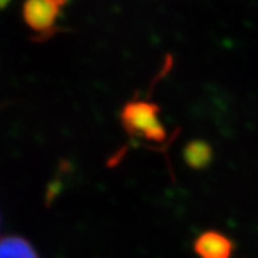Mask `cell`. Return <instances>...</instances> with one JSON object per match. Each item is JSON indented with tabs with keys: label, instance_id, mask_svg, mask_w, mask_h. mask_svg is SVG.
Returning a JSON list of instances; mask_svg holds the SVG:
<instances>
[{
	"label": "cell",
	"instance_id": "cell-1",
	"mask_svg": "<svg viewBox=\"0 0 258 258\" xmlns=\"http://www.w3.org/2000/svg\"><path fill=\"white\" fill-rule=\"evenodd\" d=\"M158 106L145 101L128 102L120 112V122L131 137L161 142L166 137L165 128L158 118Z\"/></svg>",
	"mask_w": 258,
	"mask_h": 258
},
{
	"label": "cell",
	"instance_id": "cell-2",
	"mask_svg": "<svg viewBox=\"0 0 258 258\" xmlns=\"http://www.w3.org/2000/svg\"><path fill=\"white\" fill-rule=\"evenodd\" d=\"M69 0H25L23 19L39 39L43 40L55 33L56 22Z\"/></svg>",
	"mask_w": 258,
	"mask_h": 258
},
{
	"label": "cell",
	"instance_id": "cell-3",
	"mask_svg": "<svg viewBox=\"0 0 258 258\" xmlns=\"http://www.w3.org/2000/svg\"><path fill=\"white\" fill-rule=\"evenodd\" d=\"M194 249L200 258H230L234 244L217 231H207L197 238Z\"/></svg>",
	"mask_w": 258,
	"mask_h": 258
},
{
	"label": "cell",
	"instance_id": "cell-4",
	"mask_svg": "<svg viewBox=\"0 0 258 258\" xmlns=\"http://www.w3.org/2000/svg\"><path fill=\"white\" fill-rule=\"evenodd\" d=\"M0 258H40L26 238L8 235L0 238Z\"/></svg>",
	"mask_w": 258,
	"mask_h": 258
},
{
	"label": "cell",
	"instance_id": "cell-5",
	"mask_svg": "<svg viewBox=\"0 0 258 258\" xmlns=\"http://www.w3.org/2000/svg\"><path fill=\"white\" fill-rule=\"evenodd\" d=\"M184 158L191 168L201 169L211 162L212 149L203 141H194L185 147Z\"/></svg>",
	"mask_w": 258,
	"mask_h": 258
},
{
	"label": "cell",
	"instance_id": "cell-6",
	"mask_svg": "<svg viewBox=\"0 0 258 258\" xmlns=\"http://www.w3.org/2000/svg\"><path fill=\"white\" fill-rule=\"evenodd\" d=\"M10 0H0V10L2 9H6L8 6H9Z\"/></svg>",
	"mask_w": 258,
	"mask_h": 258
}]
</instances>
